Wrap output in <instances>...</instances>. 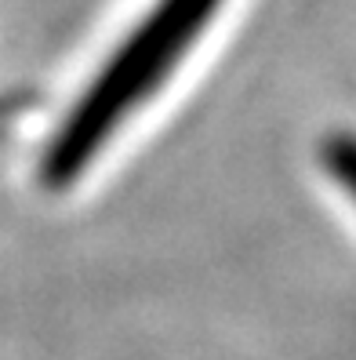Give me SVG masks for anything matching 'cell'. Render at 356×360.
<instances>
[{
    "label": "cell",
    "instance_id": "obj_1",
    "mask_svg": "<svg viewBox=\"0 0 356 360\" xmlns=\"http://www.w3.org/2000/svg\"><path fill=\"white\" fill-rule=\"evenodd\" d=\"M215 4L218 0H160V8L138 26L128 48L113 55V62L91 84V91L80 98L77 113L66 120V128L58 131L44 164L48 186H66L84 172V164L110 139L117 120L128 117L142 95L164 80L171 62L190 48Z\"/></svg>",
    "mask_w": 356,
    "mask_h": 360
},
{
    "label": "cell",
    "instance_id": "obj_2",
    "mask_svg": "<svg viewBox=\"0 0 356 360\" xmlns=\"http://www.w3.org/2000/svg\"><path fill=\"white\" fill-rule=\"evenodd\" d=\"M327 167L334 172V179H338L349 193L356 197V139H345V135H334L327 142Z\"/></svg>",
    "mask_w": 356,
    "mask_h": 360
},
{
    "label": "cell",
    "instance_id": "obj_3",
    "mask_svg": "<svg viewBox=\"0 0 356 360\" xmlns=\"http://www.w3.org/2000/svg\"><path fill=\"white\" fill-rule=\"evenodd\" d=\"M18 105H22V102H4V98H0V131H4V124L18 113Z\"/></svg>",
    "mask_w": 356,
    "mask_h": 360
}]
</instances>
